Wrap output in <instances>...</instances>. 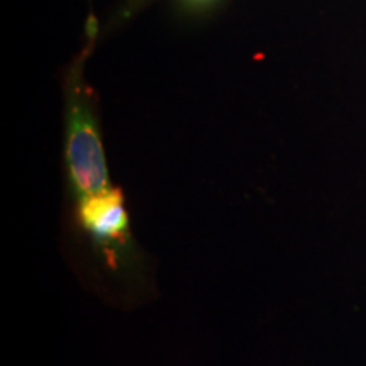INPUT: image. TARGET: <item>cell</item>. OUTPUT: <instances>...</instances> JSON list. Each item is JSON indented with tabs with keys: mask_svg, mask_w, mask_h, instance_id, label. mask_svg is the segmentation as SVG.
<instances>
[{
	"mask_svg": "<svg viewBox=\"0 0 366 366\" xmlns=\"http://www.w3.org/2000/svg\"><path fill=\"white\" fill-rule=\"evenodd\" d=\"M76 227L105 269L124 278L139 277L144 256L132 236L124 194L111 187L76 200Z\"/></svg>",
	"mask_w": 366,
	"mask_h": 366,
	"instance_id": "obj_1",
	"label": "cell"
},
{
	"mask_svg": "<svg viewBox=\"0 0 366 366\" xmlns=\"http://www.w3.org/2000/svg\"><path fill=\"white\" fill-rule=\"evenodd\" d=\"M65 163L76 200L112 187L97 122L92 109L81 100H75L68 114Z\"/></svg>",
	"mask_w": 366,
	"mask_h": 366,
	"instance_id": "obj_2",
	"label": "cell"
}]
</instances>
